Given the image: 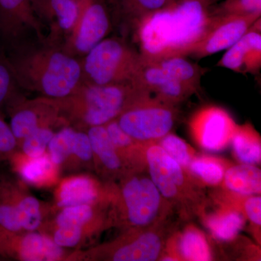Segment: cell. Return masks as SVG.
<instances>
[{
    "mask_svg": "<svg viewBox=\"0 0 261 261\" xmlns=\"http://www.w3.org/2000/svg\"><path fill=\"white\" fill-rule=\"evenodd\" d=\"M222 183L228 192L235 195H260V169L255 165L245 163L229 166L226 170Z\"/></svg>",
    "mask_w": 261,
    "mask_h": 261,
    "instance_id": "484cf974",
    "label": "cell"
},
{
    "mask_svg": "<svg viewBox=\"0 0 261 261\" xmlns=\"http://www.w3.org/2000/svg\"><path fill=\"white\" fill-rule=\"evenodd\" d=\"M158 145L171 158L186 170L195 158V154L190 146L177 136L169 133L163 137Z\"/></svg>",
    "mask_w": 261,
    "mask_h": 261,
    "instance_id": "4dcf8cb0",
    "label": "cell"
},
{
    "mask_svg": "<svg viewBox=\"0 0 261 261\" xmlns=\"http://www.w3.org/2000/svg\"><path fill=\"white\" fill-rule=\"evenodd\" d=\"M240 209L249 221L255 239L260 243L261 197L260 195L243 196L240 200Z\"/></svg>",
    "mask_w": 261,
    "mask_h": 261,
    "instance_id": "e575fe53",
    "label": "cell"
},
{
    "mask_svg": "<svg viewBox=\"0 0 261 261\" xmlns=\"http://www.w3.org/2000/svg\"><path fill=\"white\" fill-rule=\"evenodd\" d=\"M167 229L164 224L124 230L112 241L70 254L68 260H161L169 238Z\"/></svg>",
    "mask_w": 261,
    "mask_h": 261,
    "instance_id": "52a82bcc",
    "label": "cell"
},
{
    "mask_svg": "<svg viewBox=\"0 0 261 261\" xmlns=\"http://www.w3.org/2000/svg\"><path fill=\"white\" fill-rule=\"evenodd\" d=\"M144 93L133 82L95 85L82 82L69 95L55 100L65 126L86 130L116 119Z\"/></svg>",
    "mask_w": 261,
    "mask_h": 261,
    "instance_id": "3957f363",
    "label": "cell"
},
{
    "mask_svg": "<svg viewBox=\"0 0 261 261\" xmlns=\"http://www.w3.org/2000/svg\"><path fill=\"white\" fill-rule=\"evenodd\" d=\"M132 82L151 97L172 106H178L193 94L154 62L143 59Z\"/></svg>",
    "mask_w": 261,
    "mask_h": 261,
    "instance_id": "ffe728a7",
    "label": "cell"
},
{
    "mask_svg": "<svg viewBox=\"0 0 261 261\" xmlns=\"http://www.w3.org/2000/svg\"><path fill=\"white\" fill-rule=\"evenodd\" d=\"M146 164L160 193L181 219L200 217L205 212L207 198L202 184L158 144L147 147Z\"/></svg>",
    "mask_w": 261,
    "mask_h": 261,
    "instance_id": "5b68a950",
    "label": "cell"
},
{
    "mask_svg": "<svg viewBox=\"0 0 261 261\" xmlns=\"http://www.w3.org/2000/svg\"><path fill=\"white\" fill-rule=\"evenodd\" d=\"M8 159L24 183L35 187H49L58 181L61 172L47 152L40 157L29 158L16 151Z\"/></svg>",
    "mask_w": 261,
    "mask_h": 261,
    "instance_id": "cb8c5ba5",
    "label": "cell"
},
{
    "mask_svg": "<svg viewBox=\"0 0 261 261\" xmlns=\"http://www.w3.org/2000/svg\"><path fill=\"white\" fill-rule=\"evenodd\" d=\"M115 183L103 181L91 173H77L63 178L55 192L53 211L69 206H111Z\"/></svg>",
    "mask_w": 261,
    "mask_h": 261,
    "instance_id": "4fadbf2b",
    "label": "cell"
},
{
    "mask_svg": "<svg viewBox=\"0 0 261 261\" xmlns=\"http://www.w3.org/2000/svg\"><path fill=\"white\" fill-rule=\"evenodd\" d=\"M41 25L32 0H0V36L3 39L17 40L25 30L30 29L43 40Z\"/></svg>",
    "mask_w": 261,
    "mask_h": 261,
    "instance_id": "44dd1931",
    "label": "cell"
},
{
    "mask_svg": "<svg viewBox=\"0 0 261 261\" xmlns=\"http://www.w3.org/2000/svg\"><path fill=\"white\" fill-rule=\"evenodd\" d=\"M8 58L18 87L42 97L61 99L82 84L81 61L55 44L21 48Z\"/></svg>",
    "mask_w": 261,
    "mask_h": 261,
    "instance_id": "7a4b0ae2",
    "label": "cell"
},
{
    "mask_svg": "<svg viewBox=\"0 0 261 261\" xmlns=\"http://www.w3.org/2000/svg\"><path fill=\"white\" fill-rule=\"evenodd\" d=\"M23 182L0 174V233L39 231L51 212L30 193Z\"/></svg>",
    "mask_w": 261,
    "mask_h": 261,
    "instance_id": "ba28073f",
    "label": "cell"
},
{
    "mask_svg": "<svg viewBox=\"0 0 261 261\" xmlns=\"http://www.w3.org/2000/svg\"><path fill=\"white\" fill-rule=\"evenodd\" d=\"M37 18L45 19L50 25V36L48 43L56 44L62 35L65 39L74 27L78 16L76 0H32Z\"/></svg>",
    "mask_w": 261,
    "mask_h": 261,
    "instance_id": "603a6c76",
    "label": "cell"
},
{
    "mask_svg": "<svg viewBox=\"0 0 261 261\" xmlns=\"http://www.w3.org/2000/svg\"><path fill=\"white\" fill-rule=\"evenodd\" d=\"M81 61L82 82L95 85L132 82L142 64L140 51L122 38H105Z\"/></svg>",
    "mask_w": 261,
    "mask_h": 261,
    "instance_id": "8992f818",
    "label": "cell"
},
{
    "mask_svg": "<svg viewBox=\"0 0 261 261\" xmlns=\"http://www.w3.org/2000/svg\"><path fill=\"white\" fill-rule=\"evenodd\" d=\"M219 205L217 211L211 214L204 212L200 218L216 240L221 242L232 241L245 226L246 219L238 209Z\"/></svg>",
    "mask_w": 261,
    "mask_h": 261,
    "instance_id": "d4e9b609",
    "label": "cell"
},
{
    "mask_svg": "<svg viewBox=\"0 0 261 261\" xmlns=\"http://www.w3.org/2000/svg\"><path fill=\"white\" fill-rule=\"evenodd\" d=\"M216 1L176 0L142 19L134 29L142 59L190 56L210 29V8Z\"/></svg>",
    "mask_w": 261,
    "mask_h": 261,
    "instance_id": "6da1fadb",
    "label": "cell"
},
{
    "mask_svg": "<svg viewBox=\"0 0 261 261\" xmlns=\"http://www.w3.org/2000/svg\"><path fill=\"white\" fill-rule=\"evenodd\" d=\"M212 16L261 14V0H224L210 8Z\"/></svg>",
    "mask_w": 261,
    "mask_h": 261,
    "instance_id": "d6a6232c",
    "label": "cell"
},
{
    "mask_svg": "<svg viewBox=\"0 0 261 261\" xmlns=\"http://www.w3.org/2000/svg\"><path fill=\"white\" fill-rule=\"evenodd\" d=\"M148 61L154 62L192 94L200 90L201 80L205 69L197 63L187 60L186 57H169L158 61Z\"/></svg>",
    "mask_w": 261,
    "mask_h": 261,
    "instance_id": "4316f807",
    "label": "cell"
},
{
    "mask_svg": "<svg viewBox=\"0 0 261 261\" xmlns=\"http://www.w3.org/2000/svg\"><path fill=\"white\" fill-rule=\"evenodd\" d=\"M86 132L90 141L94 172L98 177L105 181L116 183L133 171L113 145L105 126L90 127Z\"/></svg>",
    "mask_w": 261,
    "mask_h": 261,
    "instance_id": "ac0fdd59",
    "label": "cell"
},
{
    "mask_svg": "<svg viewBox=\"0 0 261 261\" xmlns=\"http://www.w3.org/2000/svg\"><path fill=\"white\" fill-rule=\"evenodd\" d=\"M216 66L241 74H257L261 68V18L226 49Z\"/></svg>",
    "mask_w": 261,
    "mask_h": 261,
    "instance_id": "d6986e66",
    "label": "cell"
},
{
    "mask_svg": "<svg viewBox=\"0 0 261 261\" xmlns=\"http://www.w3.org/2000/svg\"><path fill=\"white\" fill-rule=\"evenodd\" d=\"M47 152L60 172L94 171L93 152L86 130L62 127L51 138Z\"/></svg>",
    "mask_w": 261,
    "mask_h": 261,
    "instance_id": "7c38bea8",
    "label": "cell"
},
{
    "mask_svg": "<svg viewBox=\"0 0 261 261\" xmlns=\"http://www.w3.org/2000/svg\"><path fill=\"white\" fill-rule=\"evenodd\" d=\"M176 0H108L115 15L135 28L142 19L172 4Z\"/></svg>",
    "mask_w": 261,
    "mask_h": 261,
    "instance_id": "83f0119b",
    "label": "cell"
},
{
    "mask_svg": "<svg viewBox=\"0 0 261 261\" xmlns=\"http://www.w3.org/2000/svg\"><path fill=\"white\" fill-rule=\"evenodd\" d=\"M5 107L9 113V125L18 145L38 128L65 126L55 99L39 96L35 99H23L16 94Z\"/></svg>",
    "mask_w": 261,
    "mask_h": 261,
    "instance_id": "8fae6325",
    "label": "cell"
},
{
    "mask_svg": "<svg viewBox=\"0 0 261 261\" xmlns=\"http://www.w3.org/2000/svg\"><path fill=\"white\" fill-rule=\"evenodd\" d=\"M212 17L210 29L190 56L201 59L228 49L260 18L261 14Z\"/></svg>",
    "mask_w": 261,
    "mask_h": 261,
    "instance_id": "2e32d148",
    "label": "cell"
},
{
    "mask_svg": "<svg viewBox=\"0 0 261 261\" xmlns=\"http://www.w3.org/2000/svg\"><path fill=\"white\" fill-rule=\"evenodd\" d=\"M224 161L207 155H195L189 166L188 170L191 174L201 183L210 186H218L222 183L226 170Z\"/></svg>",
    "mask_w": 261,
    "mask_h": 261,
    "instance_id": "f546056e",
    "label": "cell"
},
{
    "mask_svg": "<svg viewBox=\"0 0 261 261\" xmlns=\"http://www.w3.org/2000/svg\"><path fill=\"white\" fill-rule=\"evenodd\" d=\"M79 12L63 49L70 56L84 57L107 37L112 25L106 0H76Z\"/></svg>",
    "mask_w": 261,
    "mask_h": 261,
    "instance_id": "30bf717a",
    "label": "cell"
},
{
    "mask_svg": "<svg viewBox=\"0 0 261 261\" xmlns=\"http://www.w3.org/2000/svg\"><path fill=\"white\" fill-rule=\"evenodd\" d=\"M55 133L54 128L50 127L38 128L19 143L18 148L27 157H40L47 152L48 145Z\"/></svg>",
    "mask_w": 261,
    "mask_h": 261,
    "instance_id": "1f68e13d",
    "label": "cell"
},
{
    "mask_svg": "<svg viewBox=\"0 0 261 261\" xmlns=\"http://www.w3.org/2000/svg\"><path fill=\"white\" fill-rule=\"evenodd\" d=\"M18 148V142L10 125L0 114V159H9Z\"/></svg>",
    "mask_w": 261,
    "mask_h": 261,
    "instance_id": "d590c367",
    "label": "cell"
},
{
    "mask_svg": "<svg viewBox=\"0 0 261 261\" xmlns=\"http://www.w3.org/2000/svg\"><path fill=\"white\" fill-rule=\"evenodd\" d=\"M177 106L161 102L145 94L116 118L122 129L146 146L157 144L171 133L177 120Z\"/></svg>",
    "mask_w": 261,
    "mask_h": 261,
    "instance_id": "9c48e42d",
    "label": "cell"
},
{
    "mask_svg": "<svg viewBox=\"0 0 261 261\" xmlns=\"http://www.w3.org/2000/svg\"><path fill=\"white\" fill-rule=\"evenodd\" d=\"M172 212L147 169L132 171L115 183L110 207L112 227L124 231L167 224Z\"/></svg>",
    "mask_w": 261,
    "mask_h": 261,
    "instance_id": "277c9868",
    "label": "cell"
},
{
    "mask_svg": "<svg viewBox=\"0 0 261 261\" xmlns=\"http://www.w3.org/2000/svg\"><path fill=\"white\" fill-rule=\"evenodd\" d=\"M17 87L18 86L9 60L0 53V109L17 94Z\"/></svg>",
    "mask_w": 261,
    "mask_h": 261,
    "instance_id": "836d02e7",
    "label": "cell"
},
{
    "mask_svg": "<svg viewBox=\"0 0 261 261\" xmlns=\"http://www.w3.org/2000/svg\"><path fill=\"white\" fill-rule=\"evenodd\" d=\"M213 252L205 233L193 225L169 236L161 260L209 261Z\"/></svg>",
    "mask_w": 261,
    "mask_h": 261,
    "instance_id": "7402d4cb",
    "label": "cell"
},
{
    "mask_svg": "<svg viewBox=\"0 0 261 261\" xmlns=\"http://www.w3.org/2000/svg\"><path fill=\"white\" fill-rule=\"evenodd\" d=\"M237 125L223 108L207 106L194 115L190 127L194 138L202 148L219 151L231 142Z\"/></svg>",
    "mask_w": 261,
    "mask_h": 261,
    "instance_id": "9a60e30c",
    "label": "cell"
},
{
    "mask_svg": "<svg viewBox=\"0 0 261 261\" xmlns=\"http://www.w3.org/2000/svg\"><path fill=\"white\" fill-rule=\"evenodd\" d=\"M70 253L40 231L0 233V257L21 261L68 260Z\"/></svg>",
    "mask_w": 261,
    "mask_h": 261,
    "instance_id": "5bb4252c",
    "label": "cell"
},
{
    "mask_svg": "<svg viewBox=\"0 0 261 261\" xmlns=\"http://www.w3.org/2000/svg\"><path fill=\"white\" fill-rule=\"evenodd\" d=\"M230 143L240 163L250 165L260 163V137L251 124L237 125Z\"/></svg>",
    "mask_w": 261,
    "mask_h": 261,
    "instance_id": "f1b7e54d",
    "label": "cell"
},
{
    "mask_svg": "<svg viewBox=\"0 0 261 261\" xmlns=\"http://www.w3.org/2000/svg\"><path fill=\"white\" fill-rule=\"evenodd\" d=\"M111 206L81 205L69 206L56 211L54 218L47 219L39 231L58 226H70L83 231L87 240L112 227Z\"/></svg>",
    "mask_w": 261,
    "mask_h": 261,
    "instance_id": "e0dca14e",
    "label": "cell"
}]
</instances>
